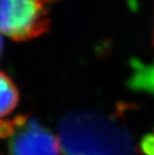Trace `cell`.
<instances>
[{
    "label": "cell",
    "instance_id": "cell-1",
    "mask_svg": "<svg viewBox=\"0 0 154 155\" xmlns=\"http://www.w3.org/2000/svg\"><path fill=\"white\" fill-rule=\"evenodd\" d=\"M58 133L64 155H136L128 130L97 112L66 115L59 122Z\"/></svg>",
    "mask_w": 154,
    "mask_h": 155
},
{
    "label": "cell",
    "instance_id": "cell-2",
    "mask_svg": "<svg viewBox=\"0 0 154 155\" xmlns=\"http://www.w3.org/2000/svg\"><path fill=\"white\" fill-rule=\"evenodd\" d=\"M58 0H0V34L28 41L50 29L51 6Z\"/></svg>",
    "mask_w": 154,
    "mask_h": 155
},
{
    "label": "cell",
    "instance_id": "cell-3",
    "mask_svg": "<svg viewBox=\"0 0 154 155\" xmlns=\"http://www.w3.org/2000/svg\"><path fill=\"white\" fill-rule=\"evenodd\" d=\"M16 130L8 143L9 155H62L59 138L35 118Z\"/></svg>",
    "mask_w": 154,
    "mask_h": 155
},
{
    "label": "cell",
    "instance_id": "cell-4",
    "mask_svg": "<svg viewBox=\"0 0 154 155\" xmlns=\"http://www.w3.org/2000/svg\"><path fill=\"white\" fill-rule=\"evenodd\" d=\"M19 102V91L14 81L0 71V118L11 113Z\"/></svg>",
    "mask_w": 154,
    "mask_h": 155
},
{
    "label": "cell",
    "instance_id": "cell-5",
    "mask_svg": "<svg viewBox=\"0 0 154 155\" xmlns=\"http://www.w3.org/2000/svg\"><path fill=\"white\" fill-rule=\"evenodd\" d=\"M140 148L144 155H154V130L147 133L140 140Z\"/></svg>",
    "mask_w": 154,
    "mask_h": 155
},
{
    "label": "cell",
    "instance_id": "cell-6",
    "mask_svg": "<svg viewBox=\"0 0 154 155\" xmlns=\"http://www.w3.org/2000/svg\"><path fill=\"white\" fill-rule=\"evenodd\" d=\"M15 131L16 127L13 123V120L0 118V139L11 137L15 133Z\"/></svg>",
    "mask_w": 154,
    "mask_h": 155
},
{
    "label": "cell",
    "instance_id": "cell-7",
    "mask_svg": "<svg viewBox=\"0 0 154 155\" xmlns=\"http://www.w3.org/2000/svg\"><path fill=\"white\" fill-rule=\"evenodd\" d=\"M2 53H3V40L1 38V35H0V58H1Z\"/></svg>",
    "mask_w": 154,
    "mask_h": 155
},
{
    "label": "cell",
    "instance_id": "cell-8",
    "mask_svg": "<svg viewBox=\"0 0 154 155\" xmlns=\"http://www.w3.org/2000/svg\"><path fill=\"white\" fill-rule=\"evenodd\" d=\"M153 42H154V32H153Z\"/></svg>",
    "mask_w": 154,
    "mask_h": 155
}]
</instances>
